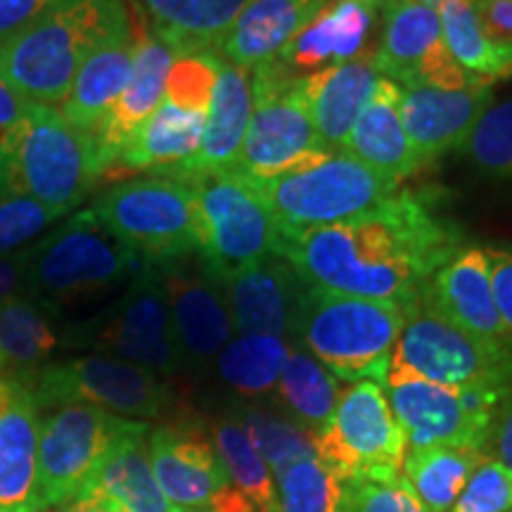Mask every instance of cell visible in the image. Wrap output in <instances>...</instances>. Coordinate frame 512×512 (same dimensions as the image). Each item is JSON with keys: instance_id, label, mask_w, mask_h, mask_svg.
<instances>
[{"instance_id": "1", "label": "cell", "mask_w": 512, "mask_h": 512, "mask_svg": "<svg viewBox=\"0 0 512 512\" xmlns=\"http://www.w3.org/2000/svg\"><path fill=\"white\" fill-rule=\"evenodd\" d=\"M463 245L456 223L439 219L411 190L328 228L283 233L280 254L306 285L411 309L434 271Z\"/></svg>"}, {"instance_id": "2", "label": "cell", "mask_w": 512, "mask_h": 512, "mask_svg": "<svg viewBox=\"0 0 512 512\" xmlns=\"http://www.w3.org/2000/svg\"><path fill=\"white\" fill-rule=\"evenodd\" d=\"M133 31L124 0H62L0 43V79L36 105H62L95 50Z\"/></svg>"}, {"instance_id": "3", "label": "cell", "mask_w": 512, "mask_h": 512, "mask_svg": "<svg viewBox=\"0 0 512 512\" xmlns=\"http://www.w3.org/2000/svg\"><path fill=\"white\" fill-rule=\"evenodd\" d=\"M102 178L93 136L31 102L0 140V197L22 195L67 216Z\"/></svg>"}, {"instance_id": "4", "label": "cell", "mask_w": 512, "mask_h": 512, "mask_svg": "<svg viewBox=\"0 0 512 512\" xmlns=\"http://www.w3.org/2000/svg\"><path fill=\"white\" fill-rule=\"evenodd\" d=\"M403 323L406 309L399 304L306 285L292 344L309 351L339 382L387 384Z\"/></svg>"}, {"instance_id": "5", "label": "cell", "mask_w": 512, "mask_h": 512, "mask_svg": "<svg viewBox=\"0 0 512 512\" xmlns=\"http://www.w3.org/2000/svg\"><path fill=\"white\" fill-rule=\"evenodd\" d=\"M145 264L124 242L102 226L93 209L57 226L48 238L31 245L22 292L57 313L114 290Z\"/></svg>"}, {"instance_id": "6", "label": "cell", "mask_w": 512, "mask_h": 512, "mask_svg": "<svg viewBox=\"0 0 512 512\" xmlns=\"http://www.w3.org/2000/svg\"><path fill=\"white\" fill-rule=\"evenodd\" d=\"M430 382L439 387H512V347L470 335L415 302L389 361L387 387Z\"/></svg>"}, {"instance_id": "7", "label": "cell", "mask_w": 512, "mask_h": 512, "mask_svg": "<svg viewBox=\"0 0 512 512\" xmlns=\"http://www.w3.org/2000/svg\"><path fill=\"white\" fill-rule=\"evenodd\" d=\"M254 183L283 233L354 221L380 207L401 185L344 152Z\"/></svg>"}, {"instance_id": "8", "label": "cell", "mask_w": 512, "mask_h": 512, "mask_svg": "<svg viewBox=\"0 0 512 512\" xmlns=\"http://www.w3.org/2000/svg\"><path fill=\"white\" fill-rule=\"evenodd\" d=\"M91 209L143 264H166L200 252L190 181L166 176L128 178L102 192Z\"/></svg>"}, {"instance_id": "9", "label": "cell", "mask_w": 512, "mask_h": 512, "mask_svg": "<svg viewBox=\"0 0 512 512\" xmlns=\"http://www.w3.org/2000/svg\"><path fill=\"white\" fill-rule=\"evenodd\" d=\"M252 117L235 169L252 181H271L325 159L306 102L302 76L278 60L252 69Z\"/></svg>"}, {"instance_id": "10", "label": "cell", "mask_w": 512, "mask_h": 512, "mask_svg": "<svg viewBox=\"0 0 512 512\" xmlns=\"http://www.w3.org/2000/svg\"><path fill=\"white\" fill-rule=\"evenodd\" d=\"M67 339L72 347H91L105 356L138 363L169 382L185 373L162 275L155 264L140 268L110 309L74 328Z\"/></svg>"}, {"instance_id": "11", "label": "cell", "mask_w": 512, "mask_h": 512, "mask_svg": "<svg viewBox=\"0 0 512 512\" xmlns=\"http://www.w3.org/2000/svg\"><path fill=\"white\" fill-rule=\"evenodd\" d=\"M313 444L318 458L347 482H396L406 458V437L387 389L373 380L342 389L335 413Z\"/></svg>"}, {"instance_id": "12", "label": "cell", "mask_w": 512, "mask_h": 512, "mask_svg": "<svg viewBox=\"0 0 512 512\" xmlns=\"http://www.w3.org/2000/svg\"><path fill=\"white\" fill-rule=\"evenodd\" d=\"M38 411L86 403L128 420H159L176 413L174 384L138 363L105 354L46 366L31 389Z\"/></svg>"}, {"instance_id": "13", "label": "cell", "mask_w": 512, "mask_h": 512, "mask_svg": "<svg viewBox=\"0 0 512 512\" xmlns=\"http://www.w3.org/2000/svg\"><path fill=\"white\" fill-rule=\"evenodd\" d=\"M195 190L200 254L219 271L280 254L283 228L275 221L261 190L238 169L190 181Z\"/></svg>"}, {"instance_id": "14", "label": "cell", "mask_w": 512, "mask_h": 512, "mask_svg": "<svg viewBox=\"0 0 512 512\" xmlns=\"http://www.w3.org/2000/svg\"><path fill=\"white\" fill-rule=\"evenodd\" d=\"M512 387L451 389L430 382L389 384L394 418L406 437V453L432 446L484 448L501 403Z\"/></svg>"}, {"instance_id": "15", "label": "cell", "mask_w": 512, "mask_h": 512, "mask_svg": "<svg viewBox=\"0 0 512 512\" xmlns=\"http://www.w3.org/2000/svg\"><path fill=\"white\" fill-rule=\"evenodd\" d=\"M131 422L86 403L53 408L38 432L41 512L72 503L119 434L131 427Z\"/></svg>"}, {"instance_id": "16", "label": "cell", "mask_w": 512, "mask_h": 512, "mask_svg": "<svg viewBox=\"0 0 512 512\" xmlns=\"http://www.w3.org/2000/svg\"><path fill=\"white\" fill-rule=\"evenodd\" d=\"M155 266L162 275L185 373H204L235 337L221 275L200 252Z\"/></svg>"}, {"instance_id": "17", "label": "cell", "mask_w": 512, "mask_h": 512, "mask_svg": "<svg viewBox=\"0 0 512 512\" xmlns=\"http://www.w3.org/2000/svg\"><path fill=\"white\" fill-rule=\"evenodd\" d=\"M382 12V34L373 50V64L384 79L399 86L427 83L444 91L477 86L446 50L437 10L413 0H389Z\"/></svg>"}, {"instance_id": "18", "label": "cell", "mask_w": 512, "mask_h": 512, "mask_svg": "<svg viewBox=\"0 0 512 512\" xmlns=\"http://www.w3.org/2000/svg\"><path fill=\"white\" fill-rule=\"evenodd\" d=\"M150 463L162 494L183 512H200L230 484L207 422L178 415L147 434Z\"/></svg>"}, {"instance_id": "19", "label": "cell", "mask_w": 512, "mask_h": 512, "mask_svg": "<svg viewBox=\"0 0 512 512\" xmlns=\"http://www.w3.org/2000/svg\"><path fill=\"white\" fill-rule=\"evenodd\" d=\"M219 275L235 335H273L294 342L306 283L283 254H268Z\"/></svg>"}, {"instance_id": "20", "label": "cell", "mask_w": 512, "mask_h": 512, "mask_svg": "<svg viewBox=\"0 0 512 512\" xmlns=\"http://www.w3.org/2000/svg\"><path fill=\"white\" fill-rule=\"evenodd\" d=\"M420 302L470 335L512 347V335L505 330L496 309L489 256L484 247H460L427 280Z\"/></svg>"}, {"instance_id": "21", "label": "cell", "mask_w": 512, "mask_h": 512, "mask_svg": "<svg viewBox=\"0 0 512 512\" xmlns=\"http://www.w3.org/2000/svg\"><path fill=\"white\" fill-rule=\"evenodd\" d=\"M399 88L401 124L422 164L460 150L477 119L494 100V91L484 83L458 91H444L427 83H406Z\"/></svg>"}, {"instance_id": "22", "label": "cell", "mask_w": 512, "mask_h": 512, "mask_svg": "<svg viewBox=\"0 0 512 512\" xmlns=\"http://www.w3.org/2000/svg\"><path fill=\"white\" fill-rule=\"evenodd\" d=\"M252 105V72L219 57V76H216L200 147L190 159L155 176L192 181V178L235 169L247 136Z\"/></svg>"}, {"instance_id": "23", "label": "cell", "mask_w": 512, "mask_h": 512, "mask_svg": "<svg viewBox=\"0 0 512 512\" xmlns=\"http://www.w3.org/2000/svg\"><path fill=\"white\" fill-rule=\"evenodd\" d=\"M176 53L159 41L150 31H136V50H133V69L124 93L93 133L95 155L102 176L112 169L133 133L145 124V119L157 110L164 100L166 79L176 62Z\"/></svg>"}, {"instance_id": "24", "label": "cell", "mask_w": 512, "mask_h": 512, "mask_svg": "<svg viewBox=\"0 0 512 512\" xmlns=\"http://www.w3.org/2000/svg\"><path fill=\"white\" fill-rule=\"evenodd\" d=\"M147 434L150 425L133 420L76 498L100 503L107 512H183L159 489L150 463Z\"/></svg>"}, {"instance_id": "25", "label": "cell", "mask_w": 512, "mask_h": 512, "mask_svg": "<svg viewBox=\"0 0 512 512\" xmlns=\"http://www.w3.org/2000/svg\"><path fill=\"white\" fill-rule=\"evenodd\" d=\"M375 12L358 0H332L299 31L278 62L294 76H306L370 55Z\"/></svg>"}, {"instance_id": "26", "label": "cell", "mask_w": 512, "mask_h": 512, "mask_svg": "<svg viewBox=\"0 0 512 512\" xmlns=\"http://www.w3.org/2000/svg\"><path fill=\"white\" fill-rule=\"evenodd\" d=\"M380 76L373 64V53L302 76L318 143L325 152H344L351 128L373 98Z\"/></svg>"}, {"instance_id": "27", "label": "cell", "mask_w": 512, "mask_h": 512, "mask_svg": "<svg viewBox=\"0 0 512 512\" xmlns=\"http://www.w3.org/2000/svg\"><path fill=\"white\" fill-rule=\"evenodd\" d=\"M332 0H252L221 38L216 57L252 69L275 62Z\"/></svg>"}, {"instance_id": "28", "label": "cell", "mask_w": 512, "mask_h": 512, "mask_svg": "<svg viewBox=\"0 0 512 512\" xmlns=\"http://www.w3.org/2000/svg\"><path fill=\"white\" fill-rule=\"evenodd\" d=\"M207 112L188 110L171 100H162L145 124L133 133L117 162L107 171V181H121L133 174H150L171 169L197 152L202 143Z\"/></svg>"}, {"instance_id": "29", "label": "cell", "mask_w": 512, "mask_h": 512, "mask_svg": "<svg viewBox=\"0 0 512 512\" xmlns=\"http://www.w3.org/2000/svg\"><path fill=\"white\" fill-rule=\"evenodd\" d=\"M399 102L401 88L380 76L373 98L351 128L344 155L358 159L377 174L403 183L415 171H420L422 159L413 150L406 128L401 124Z\"/></svg>"}, {"instance_id": "30", "label": "cell", "mask_w": 512, "mask_h": 512, "mask_svg": "<svg viewBox=\"0 0 512 512\" xmlns=\"http://www.w3.org/2000/svg\"><path fill=\"white\" fill-rule=\"evenodd\" d=\"M41 418L31 389L17 384L0 413V512H41L38 505Z\"/></svg>"}, {"instance_id": "31", "label": "cell", "mask_w": 512, "mask_h": 512, "mask_svg": "<svg viewBox=\"0 0 512 512\" xmlns=\"http://www.w3.org/2000/svg\"><path fill=\"white\" fill-rule=\"evenodd\" d=\"M57 313L17 292L0 304V368L3 377L34 389L48 358L60 347Z\"/></svg>"}, {"instance_id": "32", "label": "cell", "mask_w": 512, "mask_h": 512, "mask_svg": "<svg viewBox=\"0 0 512 512\" xmlns=\"http://www.w3.org/2000/svg\"><path fill=\"white\" fill-rule=\"evenodd\" d=\"M133 50L136 31L105 43L81 64L60 112L69 124L88 136L98 131L131 79Z\"/></svg>"}, {"instance_id": "33", "label": "cell", "mask_w": 512, "mask_h": 512, "mask_svg": "<svg viewBox=\"0 0 512 512\" xmlns=\"http://www.w3.org/2000/svg\"><path fill=\"white\" fill-rule=\"evenodd\" d=\"M252 0H140L152 34L174 53H216L230 24Z\"/></svg>"}, {"instance_id": "34", "label": "cell", "mask_w": 512, "mask_h": 512, "mask_svg": "<svg viewBox=\"0 0 512 512\" xmlns=\"http://www.w3.org/2000/svg\"><path fill=\"white\" fill-rule=\"evenodd\" d=\"M339 394H342V384L337 377L309 351L292 344L271 396L275 408L297 422L311 437H316L335 413Z\"/></svg>"}, {"instance_id": "35", "label": "cell", "mask_w": 512, "mask_h": 512, "mask_svg": "<svg viewBox=\"0 0 512 512\" xmlns=\"http://www.w3.org/2000/svg\"><path fill=\"white\" fill-rule=\"evenodd\" d=\"M489 460L484 448L432 446L408 451L401 465V479L427 512H448L460 491Z\"/></svg>"}, {"instance_id": "36", "label": "cell", "mask_w": 512, "mask_h": 512, "mask_svg": "<svg viewBox=\"0 0 512 512\" xmlns=\"http://www.w3.org/2000/svg\"><path fill=\"white\" fill-rule=\"evenodd\" d=\"M292 342L273 335H235L214 361L223 387L240 401H264L273 396Z\"/></svg>"}, {"instance_id": "37", "label": "cell", "mask_w": 512, "mask_h": 512, "mask_svg": "<svg viewBox=\"0 0 512 512\" xmlns=\"http://www.w3.org/2000/svg\"><path fill=\"white\" fill-rule=\"evenodd\" d=\"M207 430L230 484L252 501L256 512H280L278 484L271 467L259 456L240 422L230 413H221L207 422Z\"/></svg>"}, {"instance_id": "38", "label": "cell", "mask_w": 512, "mask_h": 512, "mask_svg": "<svg viewBox=\"0 0 512 512\" xmlns=\"http://www.w3.org/2000/svg\"><path fill=\"white\" fill-rule=\"evenodd\" d=\"M228 413L240 422L259 456L271 467L273 477L299 460L318 456L311 434L264 401L233 399Z\"/></svg>"}, {"instance_id": "39", "label": "cell", "mask_w": 512, "mask_h": 512, "mask_svg": "<svg viewBox=\"0 0 512 512\" xmlns=\"http://www.w3.org/2000/svg\"><path fill=\"white\" fill-rule=\"evenodd\" d=\"M437 15L446 50L467 76L484 86L510 79L508 64L486 38L472 0H444Z\"/></svg>"}, {"instance_id": "40", "label": "cell", "mask_w": 512, "mask_h": 512, "mask_svg": "<svg viewBox=\"0 0 512 512\" xmlns=\"http://www.w3.org/2000/svg\"><path fill=\"white\" fill-rule=\"evenodd\" d=\"M275 484L280 512H347V479L318 456L290 465Z\"/></svg>"}, {"instance_id": "41", "label": "cell", "mask_w": 512, "mask_h": 512, "mask_svg": "<svg viewBox=\"0 0 512 512\" xmlns=\"http://www.w3.org/2000/svg\"><path fill=\"white\" fill-rule=\"evenodd\" d=\"M460 150L484 174L512 181V98L491 102Z\"/></svg>"}, {"instance_id": "42", "label": "cell", "mask_w": 512, "mask_h": 512, "mask_svg": "<svg viewBox=\"0 0 512 512\" xmlns=\"http://www.w3.org/2000/svg\"><path fill=\"white\" fill-rule=\"evenodd\" d=\"M216 76H219V57L211 53L176 57L166 79L164 98L188 110L209 112L214 95Z\"/></svg>"}, {"instance_id": "43", "label": "cell", "mask_w": 512, "mask_h": 512, "mask_svg": "<svg viewBox=\"0 0 512 512\" xmlns=\"http://www.w3.org/2000/svg\"><path fill=\"white\" fill-rule=\"evenodd\" d=\"M57 219H62L57 211L31 197H0V256L15 254L17 249L31 245V240H36Z\"/></svg>"}, {"instance_id": "44", "label": "cell", "mask_w": 512, "mask_h": 512, "mask_svg": "<svg viewBox=\"0 0 512 512\" xmlns=\"http://www.w3.org/2000/svg\"><path fill=\"white\" fill-rule=\"evenodd\" d=\"M448 512H512V470L486 460L460 491Z\"/></svg>"}, {"instance_id": "45", "label": "cell", "mask_w": 512, "mask_h": 512, "mask_svg": "<svg viewBox=\"0 0 512 512\" xmlns=\"http://www.w3.org/2000/svg\"><path fill=\"white\" fill-rule=\"evenodd\" d=\"M347 512H427L408 484L396 482H347Z\"/></svg>"}, {"instance_id": "46", "label": "cell", "mask_w": 512, "mask_h": 512, "mask_svg": "<svg viewBox=\"0 0 512 512\" xmlns=\"http://www.w3.org/2000/svg\"><path fill=\"white\" fill-rule=\"evenodd\" d=\"M489 43L503 55L512 76V0H489L475 5Z\"/></svg>"}, {"instance_id": "47", "label": "cell", "mask_w": 512, "mask_h": 512, "mask_svg": "<svg viewBox=\"0 0 512 512\" xmlns=\"http://www.w3.org/2000/svg\"><path fill=\"white\" fill-rule=\"evenodd\" d=\"M484 249L489 256L496 309L501 313L505 330L512 335V245H489Z\"/></svg>"}, {"instance_id": "48", "label": "cell", "mask_w": 512, "mask_h": 512, "mask_svg": "<svg viewBox=\"0 0 512 512\" xmlns=\"http://www.w3.org/2000/svg\"><path fill=\"white\" fill-rule=\"evenodd\" d=\"M62 0H0V43L8 41Z\"/></svg>"}, {"instance_id": "49", "label": "cell", "mask_w": 512, "mask_h": 512, "mask_svg": "<svg viewBox=\"0 0 512 512\" xmlns=\"http://www.w3.org/2000/svg\"><path fill=\"white\" fill-rule=\"evenodd\" d=\"M486 453H489L491 460H498V463L512 470V389L501 403V411H498L494 427H491Z\"/></svg>"}, {"instance_id": "50", "label": "cell", "mask_w": 512, "mask_h": 512, "mask_svg": "<svg viewBox=\"0 0 512 512\" xmlns=\"http://www.w3.org/2000/svg\"><path fill=\"white\" fill-rule=\"evenodd\" d=\"M31 259V245L19 249L15 254L0 256V304L5 299L17 294L19 287H24V275H27Z\"/></svg>"}, {"instance_id": "51", "label": "cell", "mask_w": 512, "mask_h": 512, "mask_svg": "<svg viewBox=\"0 0 512 512\" xmlns=\"http://www.w3.org/2000/svg\"><path fill=\"white\" fill-rule=\"evenodd\" d=\"M29 105H31L29 100H24L15 88L8 86V83L0 79V140H3L5 133H8L10 128L24 117V112L29 110Z\"/></svg>"}, {"instance_id": "52", "label": "cell", "mask_w": 512, "mask_h": 512, "mask_svg": "<svg viewBox=\"0 0 512 512\" xmlns=\"http://www.w3.org/2000/svg\"><path fill=\"white\" fill-rule=\"evenodd\" d=\"M209 512H256L252 501L240 494L233 484H228L209 505Z\"/></svg>"}, {"instance_id": "53", "label": "cell", "mask_w": 512, "mask_h": 512, "mask_svg": "<svg viewBox=\"0 0 512 512\" xmlns=\"http://www.w3.org/2000/svg\"><path fill=\"white\" fill-rule=\"evenodd\" d=\"M43 512H107V510L95 501H86V498H74L72 503L60 505L57 510H43Z\"/></svg>"}, {"instance_id": "54", "label": "cell", "mask_w": 512, "mask_h": 512, "mask_svg": "<svg viewBox=\"0 0 512 512\" xmlns=\"http://www.w3.org/2000/svg\"><path fill=\"white\" fill-rule=\"evenodd\" d=\"M15 389H17V382H10V380H5V377H0V413L8 408V403L12 399V394H15Z\"/></svg>"}, {"instance_id": "55", "label": "cell", "mask_w": 512, "mask_h": 512, "mask_svg": "<svg viewBox=\"0 0 512 512\" xmlns=\"http://www.w3.org/2000/svg\"><path fill=\"white\" fill-rule=\"evenodd\" d=\"M358 3H363V5H370V8H373V10H382L384 5L389 3V0H358Z\"/></svg>"}, {"instance_id": "56", "label": "cell", "mask_w": 512, "mask_h": 512, "mask_svg": "<svg viewBox=\"0 0 512 512\" xmlns=\"http://www.w3.org/2000/svg\"><path fill=\"white\" fill-rule=\"evenodd\" d=\"M413 3H422V5H427V8H434L437 10L441 3H444V0H413Z\"/></svg>"}, {"instance_id": "57", "label": "cell", "mask_w": 512, "mask_h": 512, "mask_svg": "<svg viewBox=\"0 0 512 512\" xmlns=\"http://www.w3.org/2000/svg\"><path fill=\"white\" fill-rule=\"evenodd\" d=\"M472 3L479 5V3H489V0H472Z\"/></svg>"}, {"instance_id": "58", "label": "cell", "mask_w": 512, "mask_h": 512, "mask_svg": "<svg viewBox=\"0 0 512 512\" xmlns=\"http://www.w3.org/2000/svg\"><path fill=\"white\" fill-rule=\"evenodd\" d=\"M0 377H3V368H0Z\"/></svg>"}, {"instance_id": "59", "label": "cell", "mask_w": 512, "mask_h": 512, "mask_svg": "<svg viewBox=\"0 0 512 512\" xmlns=\"http://www.w3.org/2000/svg\"><path fill=\"white\" fill-rule=\"evenodd\" d=\"M200 512H204V510H200Z\"/></svg>"}]
</instances>
